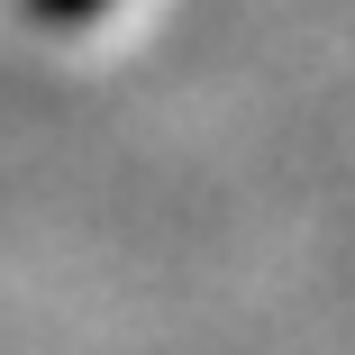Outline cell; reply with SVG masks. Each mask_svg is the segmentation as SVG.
Returning a JSON list of instances; mask_svg holds the SVG:
<instances>
[{"label": "cell", "instance_id": "obj_1", "mask_svg": "<svg viewBox=\"0 0 355 355\" xmlns=\"http://www.w3.org/2000/svg\"><path fill=\"white\" fill-rule=\"evenodd\" d=\"M46 19H92V10H110V0H37Z\"/></svg>", "mask_w": 355, "mask_h": 355}]
</instances>
